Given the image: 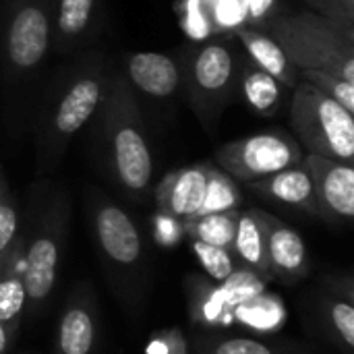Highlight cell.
<instances>
[{
    "label": "cell",
    "mask_w": 354,
    "mask_h": 354,
    "mask_svg": "<svg viewBox=\"0 0 354 354\" xmlns=\"http://www.w3.org/2000/svg\"><path fill=\"white\" fill-rule=\"evenodd\" d=\"M93 118L97 153L108 174L129 195L143 197L153 180V153L137 91L122 71H112L108 93Z\"/></svg>",
    "instance_id": "obj_1"
},
{
    "label": "cell",
    "mask_w": 354,
    "mask_h": 354,
    "mask_svg": "<svg viewBox=\"0 0 354 354\" xmlns=\"http://www.w3.org/2000/svg\"><path fill=\"white\" fill-rule=\"evenodd\" d=\"M112 68L104 52H87L52 83L37 122L41 170L58 164L71 139L95 116L110 87Z\"/></svg>",
    "instance_id": "obj_2"
},
{
    "label": "cell",
    "mask_w": 354,
    "mask_h": 354,
    "mask_svg": "<svg viewBox=\"0 0 354 354\" xmlns=\"http://www.w3.org/2000/svg\"><path fill=\"white\" fill-rule=\"evenodd\" d=\"M268 33L301 71H322L354 81V35L313 10L278 12Z\"/></svg>",
    "instance_id": "obj_3"
},
{
    "label": "cell",
    "mask_w": 354,
    "mask_h": 354,
    "mask_svg": "<svg viewBox=\"0 0 354 354\" xmlns=\"http://www.w3.org/2000/svg\"><path fill=\"white\" fill-rule=\"evenodd\" d=\"M176 56L189 104L201 127L207 133H214L220 116L239 91L241 56L226 44L189 46Z\"/></svg>",
    "instance_id": "obj_4"
},
{
    "label": "cell",
    "mask_w": 354,
    "mask_h": 354,
    "mask_svg": "<svg viewBox=\"0 0 354 354\" xmlns=\"http://www.w3.org/2000/svg\"><path fill=\"white\" fill-rule=\"evenodd\" d=\"M290 124L307 153L353 166L354 114L305 79H299L292 89Z\"/></svg>",
    "instance_id": "obj_5"
},
{
    "label": "cell",
    "mask_w": 354,
    "mask_h": 354,
    "mask_svg": "<svg viewBox=\"0 0 354 354\" xmlns=\"http://www.w3.org/2000/svg\"><path fill=\"white\" fill-rule=\"evenodd\" d=\"M68 201L62 193H54L37 218L35 230L25 239L23 249V282L27 290V307L41 309L52 295L58 263L66 239Z\"/></svg>",
    "instance_id": "obj_6"
},
{
    "label": "cell",
    "mask_w": 354,
    "mask_h": 354,
    "mask_svg": "<svg viewBox=\"0 0 354 354\" xmlns=\"http://www.w3.org/2000/svg\"><path fill=\"white\" fill-rule=\"evenodd\" d=\"M54 41V0H15L6 12L0 48L4 71L19 79L33 73Z\"/></svg>",
    "instance_id": "obj_7"
},
{
    "label": "cell",
    "mask_w": 354,
    "mask_h": 354,
    "mask_svg": "<svg viewBox=\"0 0 354 354\" xmlns=\"http://www.w3.org/2000/svg\"><path fill=\"white\" fill-rule=\"evenodd\" d=\"M303 149L282 131H263L216 149L214 160L234 180L251 183L303 162Z\"/></svg>",
    "instance_id": "obj_8"
},
{
    "label": "cell",
    "mask_w": 354,
    "mask_h": 354,
    "mask_svg": "<svg viewBox=\"0 0 354 354\" xmlns=\"http://www.w3.org/2000/svg\"><path fill=\"white\" fill-rule=\"evenodd\" d=\"M266 288V280L253 274L247 268H236L234 274L224 282H207L193 278L191 280V317L199 326H222L234 313V309L261 295Z\"/></svg>",
    "instance_id": "obj_9"
},
{
    "label": "cell",
    "mask_w": 354,
    "mask_h": 354,
    "mask_svg": "<svg viewBox=\"0 0 354 354\" xmlns=\"http://www.w3.org/2000/svg\"><path fill=\"white\" fill-rule=\"evenodd\" d=\"M91 224L95 243L110 266L116 270H133L141 263V232L122 207L97 195L91 205Z\"/></svg>",
    "instance_id": "obj_10"
},
{
    "label": "cell",
    "mask_w": 354,
    "mask_h": 354,
    "mask_svg": "<svg viewBox=\"0 0 354 354\" xmlns=\"http://www.w3.org/2000/svg\"><path fill=\"white\" fill-rule=\"evenodd\" d=\"M317 201V212L332 224H348L354 218V168L351 164L307 153L303 158Z\"/></svg>",
    "instance_id": "obj_11"
},
{
    "label": "cell",
    "mask_w": 354,
    "mask_h": 354,
    "mask_svg": "<svg viewBox=\"0 0 354 354\" xmlns=\"http://www.w3.org/2000/svg\"><path fill=\"white\" fill-rule=\"evenodd\" d=\"M253 214L263 232L266 257L272 280H278L282 284H297L307 278L309 253L301 234L263 209H253Z\"/></svg>",
    "instance_id": "obj_12"
},
{
    "label": "cell",
    "mask_w": 354,
    "mask_h": 354,
    "mask_svg": "<svg viewBox=\"0 0 354 354\" xmlns=\"http://www.w3.org/2000/svg\"><path fill=\"white\" fill-rule=\"evenodd\" d=\"M212 168V164H195L168 172L156 189L160 212L178 222L199 216Z\"/></svg>",
    "instance_id": "obj_13"
},
{
    "label": "cell",
    "mask_w": 354,
    "mask_h": 354,
    "mask_svg": "<svg viewBox=\"0 0 354 354\" xmlns=\"http://www.w3.org/2000/svg\"><path fill=\"white\" fill-rule=\"evenodd\" d=\"M129 85L149 97L166 100L183 87L178 56L164 52H137L127 56L124 73Z\"/></svg>",
    "instance_id": "obj_14"
},
{
    "label": "cell",
    "mask_w": 354,
    "mask_h": 354,
    "mask_svg": "<svg viewBox=\"0 0 354 354\" xmlns=\"http://www.w3.org/2000/svg\"><path fill=\"white\" fill-rule=\"evenodd\" d=\"M247 185L251 191H255L257 195H261L270 201H276V203H282L288 207H297L309 216H319L313 183H311L305 162H301L292 168L274 172L270 176L251 180Z\"/></svg>",
    "instance_id": "obj_15"
},
{
    "label": "cell",
    "mask_w": 354,
    "mask_h": 354,
    "mask_svg": "<svg viewBox=\"0 0 354 354\" xmlns=\"http://www.w3.org/2000/svg\"><path fill=\"white\" fill-rule=\"evenodd\" d=\"M100 0H54V41L58 52L83 46L97 23Z\"/></svg>",
    "instance_id": "obj_16"
},
{
    "label": "cell",
    "mask_w": 354,
    "mask_h": 354,
    "mask_svg": "<svg viewBox=\"0 0 354 354\" xmlns=\"http://www.w3.org/2000/svg\"><path fill=\"white\" fill-rule=\"evenodd\" d=\"M23 249L25 239L21 236L8 251L0 268V324L10 338L27 309V290L23 282Z\"/></svg>",
    "instance_id": "obj_17"
},
{
    "label": "cell",
    "mask_w": 354,
    "mask_h": 354,
    "mask_svg": "<svg viewBox=\"0 0 354 354\" xmlns=\"http://www.w3.org/2000/svg\"><path fill=\"white\" fill-rule=\"evenodd\" d=\"M239 39L247 50V58L261 71L272 75L282 87L295 89L299 83V68L288 60L282 46L263 29H239Z\"/></svg>",
    "instance_id": "obj_18"
},
{
    "label": "cell",
    "mask_w": 354,
    "mask_h": 354,
    "mask_svg": "<svg viewBox=\"0 0 354 354\" xmlns=\"http://www.w3.org/2000/svg\"><path fill=\"white\" fill-rule=\"evenodd\" d=\"M95 344V317L93 307L87 299L75 297L66 303L58 336L56 348L58 354H91Z\"/></svg>",
    "instance_id": "obj_19"
},
{
    "label": "cell",
    "mask_w": 354,
    "mask_h": 354,
    "mask_svg": "<svg viewBox=\"0 0 354 354\" xmlns=\"http://www.w3.org/2000/svg\"><path fill=\"white\" fill-rule=\"evenodd\" d=\"M230 251H232V255H234V259H236V263L241 268L251 270L253 274H257L266 282L272 280L268 257H266L263 232H261V226H259L253 209L239 212L236 232H234Z\"/></svg>",
    "instance_id": "obj_20"
},
{
    "label": "cell",
    "mask_w": 354,
    "mask_h": 354,
    "mask_svg": "<svg viewBox=\"0 0 354 354\" xmlns=\"http://www.w3.org/2000/svg\"><path fill=\"white\" fill-rule=\"evenodd\" d=\"M282 85L253 64L249 58H241L239 64V89L243 91L247 104L259 116H274L282 104Z\"/></svg>",
    "instance_id": "obj_21"
},
{
    "label": "cell",
    "mask_w": 354,
    "mask_h": 354,
    "mask_svg": "<svg viewBox=\"0 0 354 354\" xmlns=\"http://www.w3.org/2000/svg\"><path fill=\"white\" fill-rule=\"evenodd\" d=\"M241 209H228V212H212L201 214L195 218H189L180 222L183 230L189 234L191 241H199L214 247H232V239L236 232V220Z\"/></svg>",
    "instance_id": "obj_22"
},
{
    "label": "cell",
    "mask_w": 354,
    "mask_h": 354,
    "mask_svg": "<svg viewBox=\"0 0 354 354\" xmlns=\"http://www.w3.org/2000/svg\"><path fill=\"white\" fill-rule=\"evenodd\" d=\"M230 319H239L241 324L249 326V328H257V330H276L282 326L284 319V311L280 301L266 297L263 292L241 303Z\"/></svg>",
    "instance_id": "obj_23"
},
{
    "label": "cell",
    "mask_w": 354,
    "mask_h": 354,
    "mask_svg": "<svg viewBox=\"0 0 354 354\" xmlns=\"http://www.w3.org/2000/svg\"><path fill=\"white\" fill-rule=\"evenodd\" d=\"M241 205V191L234 183L232 176H228L224 170L218 166L212 168L209 172V183H207V193L201 205V214H212V212H228V209H239Z\"/></svg>",
    "instance_id": "obj_24"
},
{
    "label": "cell",
    "mask_w": 354,
    "mask_h": 354,
    "mask_svg": "<svg viewBox=\"0 0 354 354\" xmlns=\"http://www.w3.org/2000/svg\"><path fill=\"white\" fill-rule=\"evenodd\" d=\"M193 251H195L201 268L205 270V274L214 282L228 280L234 274V270L239 268V263H236V259H234L230 249L214 247V245H205V243L193 241Z\"/></svg>",
    "instance_id": "obj_25"
},
{
    "label": "cell",
    "mask_w": 354,
    "mask_h": 354,
    "mask_svg": "<svg viewBox=\"0 0 354 354\" xmlns=\"http://www.w3.org/2000/svg\"><path fill=\"white\" fill-rule=\"evenodd\" d=\"M197 354H282L276 346H270L255 338H216L199 340L195 344Z\"/></svg>",
    "instance_id": "obj_26"
},
{
    "label": "cell",
    "mask_w": 354,
    "mask_h": 354,
    "mask_svg": "<svg viewBox=\"0 0 354 354\" xmlns=\"http://www.w3.org/2000/svg\"><path fill=\"white\" fill-rule=\"evenodd\" d=\"M303 79L311 85H315L322 93L344 106L348 112L354 114V81H346L338 75L322 73V71H301Z\"/></svg>",
    "instance_id": "obj_27"
},
{
    "label": "cell",
    "mask_w": 354,
    "mask_h": 354,
    "mask_svg": "<svg viewBox=\"0 0 354 354\" xmlns=\"http://www.w3.org/2000/svg\"><path fill=\"white\" fill-rule=\"evenodd\" d=\"M328 322L334 336L351 353L354 346V305L351 299H330L328 301Z\"/></svg>",
    "instance_id": "obj_28"
},
{
    "label": "cell",
    "mask_w": 354,
    "mask_h": 354,
    "mask_svg": "<svg viewBox=\"0 0 354 354\" xmlns=\"http://www.w3.org/2000/svg\"><path fill=\"white\" fill-rule=\"evenodd\" d=\"M307 8L354 35V0H305Z\"/></svg>",
    "instance_id": "obj_29"
},
{
    "label": "cell",
    "mask_w": 354,
    "mask_h": 354,
    "mask_svg": "<svg viewBox=\"0 0 354 354\" xmlns=\"http://www.w3.org/2000/svg\"><path fill=\"white\" fill-rule=\"evenodd\" d=\"M19 239V209L10 191H6L0 197V257H4Z\"/></svg>",
    "instance_id": "obj_30"
},
{
    "label": "cell",
    "mask_w": 354,
    "mask_h": 354,
    "mask_svg": "<svg viewBox=\"0 0 354 354\" xmlns=\"http://www.w3.org/2000/svg\"><path fill=\"white\" fill-rule=\"evenodd\" d=\"M160 342L168 346V354H189V344L178 330H168L158 336Z\"/></svg>",
    "instance_id": "obj_31"
},
{
    "label": "cell",
    "mask_w": 354,
    "mask_h": 354,
    "mask_svg": "<svg viewBox=\"0 0 354 354\" xmlns=\"http://www.w3.org/2000/svg\"><path fill=\"white\" fill-rule=\"evenodd\" d=\"M10 336H8V332L4 330V326L0 324V354H6L8 353V348H10Z\"/></svg>",
    "instance_id": "obj_32"
},
{
    "label": "cell",
    "mask_w": 354,
    "mask_h": 354,
    "mask_svg": "<svg viewBox=\"0 0 354 354\" xmlns=\"http://www.w3.org/2000/svg\"><path fill=\"white\" fill-rule=\"evenodd\" d=\"M6 191H8V180H6V174H4V170H2V166H0V197H2Z\"/></svg>",
    "instance_id": "obj_33"
},
{
    "label": "cell",
    "mask_w": 354,
    "mask_h": 354,
    "mask_svg": "<svg viewBox=\"0 0 354 354\" xmlns=\"http://www.w3.org/2000/svg\"><path fill=\"white\" fill-rule=\"evenodd\" d=\"M6 255H8V253H6ZM6 255H4V257H0V268H2V263H4V259H6Z\"/></svg>",
    "instance_id": "obj_34"
}]
</instances>
